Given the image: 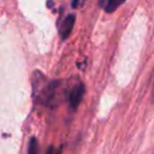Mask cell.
Segmentation results:
<instances>
[{"label": "cell", "instance_id": "6", "mask_svg": "<svg viewBox=\"0 0 154 154\" xmlns=\"http://www.w3.org/2000/svg\"><path fill=\"white\" fill-rule=\"evenodd\" d=\"M77 4H78V0H73V2H72V7H77Z\"/></svg>", "mask_w": 154, "mask_h": 154}, {"label": "cell", "instance_id": "2", "mask_svg": "<svg viewBox=\"0 0 154 154\" xmlns=\"http://www.w3.org/2000/svg\"><path fill=\"white\" fill-rule=\"evenodd\" d=\"M75 22H76V14H73V13H70L64 18V20L61 22V24L59 26V34L63 40H66L70 36V34L73 29Z\"/></svg>", "mask_w": 154, "mask_h": 154}, {"label": "cell", "instance_id": "5", "mask_svg": "<svg viewBox=\"0 0 154 154\" xmlns=\"http://www.w3.org/2000/svg\"><path fill=\"white\" fill-rule=\"evenodd\" d=\"M46 154H61V148H57L54 146H49L46 150Z\"/></svg>", "mask_w": 154, "mask_h": 154}, {"label": "cell", "instance_id": "3", "mask_svg": "<svg viewBox=\"0 0 154 154\" xmlns=\"http://www.w3.org/2000/svg\"><path fill=\"white\" fill-rule=\"evenodd\" d=\"M125 0H100V5L103 7L105 12L112 13L114 12Z\"/></svg>", "mask_w": 154, "mask_h": 154}, {"label": "cell", "instance_id": "4", "mask_svg": "<svg viewBox=\"0 0 154 154\" xmlns=\"http://www.w3.org/2000/svg\"><path fill=\"white\" fill-rule=\"evenodd\" d=\"M28 154H38V142L36 137H31L28 144Z\"/></svg>", "mask_w": 154, "mask_h": 154}, {"label": "cell", "instance_id": "1", "mask_svg": "<svg viewBox=\"0 0 154 154\" xmlns=\"http://www.w3.org/2000/svg\"><path fill=\"white\" fill-rule=\"evenodd\" d=\"M84 93H85V87L83 83H78L77 85H75L72 88V90L70 91V95H69V105H70V108L71 109H76L83 96H84Z\"/></svg>", "mask_w": 154, "mask_h": 154}]
</instances>
